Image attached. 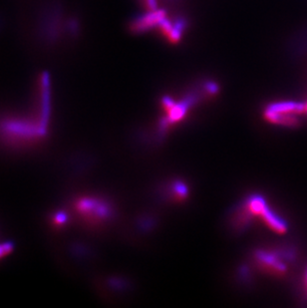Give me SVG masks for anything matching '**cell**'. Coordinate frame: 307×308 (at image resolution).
Instances as JSON below:
<instances>
[{"instance_id":"3","label":"cell","mask_w":307,"mask_h":308,"mask_svg":"<svg viewBox=\"0 0 307 308\" xmlns=\"http://www.w3.org/2000/svg\"><path fill=\"white\" fill-rule=\"evenodd\" d=\"M165 18V12L164 11H153L151 13H148L147 15L139 18L137 21H135L132 25V29L137 32H142L145 30H148L149 28H152L155 25H158L161 23V21Z\"/></svg>"},{"instance_id":"1","label":"cell","mask_w":307,"mask_h":308,"mask_svg":"<svg viewBox=\"0 0 307 308\" xmlns=\"http://www.w3.org/2000/svg\"><path fill=\"white\" fill-rule=\"evenodd\" d=\"M306 112V106L295 102H281L275 103L268 107L266 116L268 120L273 123L284 125H293L297 123L296 115Z\"/></svg>"},{"instance_id":"7","label":"cell","mask_w":307,"mask_h":308,"mask_svg":"<svg viewBox=\"0 0 307 308\" xmlns=\"http://www.w3.org/2000/svg\"><path fill=\"white\" fill-rule=\"evenodd\" d=\"M306 283H307V276H306Z\"/></svg>"},{"instance_id":"4","label":"cell","mask_w":307,"mask_h":308,"mask_svg":"<svg viewBox=\"0 0 307 308\" xmlns=\"http://www.w3.org/2000/svg\"><path fill=\"white\" fill-rule=\"evenodd\" d=\"M78 209L81 212H84L86 214H92L93 216L102 218L106 217L108 214V209L105 205H102L94 200L84 199L78 204Z\"/></svg>"},{"instance_id":"2","label":"cell","mask_w":307,"mask_h":308,"mask_svg":"<svg viewBox=\"0 0 307 308\" xmlns=\"http://www.w3.org/2000/svg\"><path fill=\"white\" fill-rule=\"evenodd\" d=\"M257 261L263 268L268 269L274 273H282L286 268L280 258L274 253L270 252H258Z\"/></svg>"},{"instance_id":"6","label":"cell","mask_w":307,"mask_h":308,"mask_svg":"<svg viewBox=\"0 0 307 308\" xmlns=\"http://www.w3.org/2000/svg\"><path fill=\"white\" fill-rule=\"evenodd\" d=\"M11 250V245L10 244H3L0 246V257H2L4 254L8 253Z\"/></svg>"},{"instance_id":"5","label":"cell","mask_w":307,"mask_h":308,"mask_svg":"<svg viewBox=\"0 0 307 308\" xmlns=\"http://www.w3.org/2000/svg\"><path fill=\"white\" fill-rule=\"evenodd\" d=\"M262 216V219L266 223V225L277 232H284L286 231V225L285 223L279 219L276 215H274L271 211L267 209V207L264 209V211L260 214Z\"/></svg>"}]
</instances>
